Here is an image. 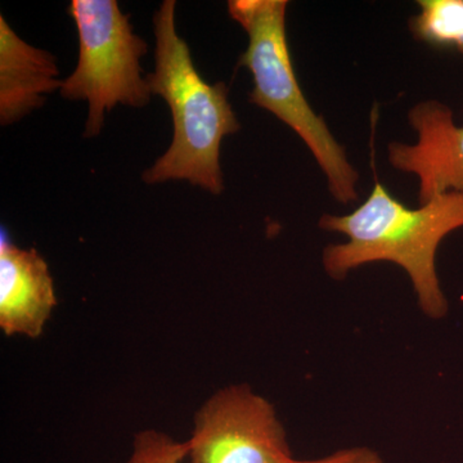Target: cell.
Returning <instances> with one entry per match:
<instances>
[{"mask_svg":"<svg viewBox=\"0 0 463 463\" xmlns=\"http://www.w3.org/2000/svg\"><path fill=\"white\" fill-rule=\"evenodd\" d=\"M323 231L347 237V242L323 251V267L334 279L374 261L403 268L416 292L419 307L430 318H443L448 301L439 282L435 255L448 234L463 227V194L450 192L410 209L379 181L370 197L347 215L325 214Z\"/></svg>","mask_w":463,"mask_h":463,"instance_id":"cell-1","label":"cell"},{"mask_svg":"<svg viewBox=\"0 0 463 463\" xmlns=\"http://www.w3.org/2000/svg\"><path fill=\"white\" fill-rule=\"evenodd\" d=\"M175 5L174 0H165L155 14L156 65L146 76L152 94L163 97L172 112L173 142L142 178L148 184L187 181L221 194L222 141L239 132L241 125L228 100L227 85L207 84L197 72L190 47L176 33Z\"/></svg>","mask_w":463,"mask_h":463,"instance_id":"cell-2","label":"cell"},{"mask_svg":"<svg viewBox=\"0 0 463 463\" xmlns=\"http://www.w3.org/2000/svg\"><path fill=\"white\" fill-rule=\"evenodd\" d=\"M288 0H231L228 12L249 35L239 66L252 76L249 100L291 128L303 139L327 178L334 199L343 205L358 201L359 174L345 148L307 102L298 84L286 33Z\"/></svg>","mask_w":463,"mask_h":463,"instance_id":"cell-3","label":"cell"},{"mask_svg":"<svg viewBox=\"0 0 463 463\" xmlns=\"http://www.w3.org/2000/svg\"><path fill=\"white\" fill-rule=\"evenodd\" d=\"M67 11L78 30L79 58L61 96L88 103L84 138H93L102 130L105 112L118 103L148 105L152 91L141 65L148 48L116 0H72Z\"/></svg>","mask_w":463,"mask_h":463,"instance_id":"cell-4","label":"cell"},{"mask_svg":"<svg viewBox=\"0 0 463 463\" xmlns=\"http://www.w3.org/2000/svg\"><path fill=\"white\" fill-rule=\"evenodd\" d=\"M191 463H289L285 428L267 399L232 385L207 399L194 416Z\"/></svg>","mask_w":463,"mask_h":463,"instance_id":"cell-5","label":"cell"},{"mask_svg":"<svg viewBox=\"0 0 463 463\" xmlns=\"http://www.w3.org/2000/svg\"><path fill=\"white\" fill-rule=\"evenodd\" d=\"M416 130V145L392 142L390 164L419 178L420 205L441 194H463V127H457L452 109L438 100L419 103L408 112Z\"/></svg>","mask_w":463,"mask_h":463,"instance_id":"cell-6","label":"cell"},{"mask_svg":"<svg viewBox=\"0 0 463 463\" xmlns=\"http://www.w3.org/2000/svg\"><path fill=\"white\" fill-rule=\"evenodd\" d=\"M47 261L24 250L3 232L0 240V328L7 336L38 339L57 307Z\"/></svg>","mask_w":463,"mask_h":463,"instance_id":"cell-7","label":"cell"},{"mask_svg":"<svg viewBox=\"0 0 463 463\" xmlns=\"http://www.w3.org/2000/svg\"><path fill=\"white\" fill-rule=\"evenodd\" d=\"M57 58L24 42L0 17V123L11 125L41 109L62 87Z\"/></svg>","mask_w":463,"mask_h":463,"instance_id":"cell-8","label":"cell"},{"mask_svg":"<svg viewBox=\"0 0 463 463\" xmlns=\"http://www.w3.org/2000/svg\"><path fill=\"white\" fill-rule=\"evenodd\" d=\"M420 12L410 20L417 41L463 54V0H419Z\"/></svg>","mask_w":463,"mask_h":463,"instance_id":"cell-9","label":"cell"},{"mask_svg":"<svg viewBox=\"0 0 463 463\" xmlns=\"http://www.w3.org/2000/svg\"><path fill=\"white\" fill-rule=\"evenodd\" d=\"M188 443L148 429L134 438L133 450L123 463H185L188 459Z\"/></svg>","mask_w":463,"mask_h":463,"instance_id":"cell-10","label":"cell"},{"mask_svg":"<svg viewBox=\"0 0 463 463\" xmlns=\"http://www.w3.org/2000/svg\"><path fill=\"white\" fill-rule=\"evenodd\" d=\"M289 463H385L379 453L370 448H350L339 450L334 455L325 458L312 459V461H298L292 459Z\"/></svg>","mask_w":463,"mask_h":463,"instance_id":"cell-11","label":"cell"}]
</instances>
